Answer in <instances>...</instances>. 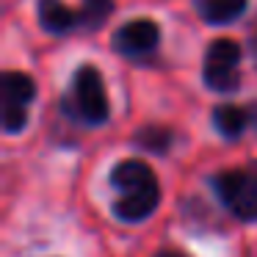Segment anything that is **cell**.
Here are the masks:
<instances>
[{"label":"cell","mask_w":257,"mask_h":257,"mask_svg":"<svg viewBox=\"0 0 257 257\" xmlns=\"http://www.w3.org/2000/svg\"><path fill=\"white\" fill-rule=\"evenodd\" d=\"M64 111H69L72 116H78L80 122L91 124H105L111 116V105H108L105 83L97 67H80L72 75V94L64 97Z\"/></svg>","instance_id":"obj_1"},{"label":"cell","mask_w":257,"mask_h":257,"mask_svg":"<svg viewBox=\"0 0 257 257\" xmlns=\"http://www.w3.org/2000/svg\"><path fill=\"white\" fill-rule=\"evenodd\" d=\"M221 205L240 221H257V166L229 169L213 177Z\"/></svg>","instance_id":"obj_2"},{"label":"cell","mask_w":257,"mask_h":257,"mask_svg":"<svg viewBox=\"0 0 257 257\" xmlns=\"http://www.w3.org/2000/svg\"><path fill=\"white\" fill-rule=\"evenodd\" d=\"M240 50L238 42L232 39H216L210 42L205 53V64H202V78L205 86L216 94H232L240 89Z\"/></svg>","instance_id":"obj_3"},{"label":"cell","mask_w":257,"mask_h":257,"mask_svg":"<svg viewBox=\"0 0 257 257\" xmlns=\"http://www.w3.org/2000/svg\"><path fill=\"white\" fill-rule=\"evenodd\" d=\"M36 97V83L25 72H6L0 78V100H3V130L20 133L28 124V108Z\"/></svg>","instance_id":"obj_4"},{"label":"cell","mask_w":257,"mask_h":257,"mask_svg":"<svg viewBox=\"0 0 257 257\" xmlns=\"http://www.w3.org/2000/svg\"><path fill=\"white\" fill-rule=\"evenodd\" d=\"M111 45L122 58L141 61V58L152 56L158 50V45H161V28L152 20H133V23H124L113 34Z\"/></svg>","instance_id":"obj_5"},{"label":"cell","mask_w":257,"mask_h":257,"mask_svg":"<svg viewBox=\"0 0 257 257\" xmlns=\"http://www.w3.org/2000/svg\"><path fill=\"white\" fill-rule=\"evenodd\" d=\"M111 188L119 191V196H139V194H158L161 185L158 177L144 161H119L111 172Z\"/></svg>","instance_id":"obj_6"},{"label":"cell","mask_w":257,"mask_h":257,"mask_svg":"<svg viewBox=\"0 0 257 257\" xmlns=\"http://www.w3.org/2000/svg\"><path fill=\"white\" fill-rule=\"evenodd\" d=\"M39 25L53 36H67L80 28V17L64 0H39Z\"/></svg>","instance_id":"obj_7"},{"label":"cell","mask_w":257,"mask_h":257,"mask_svg":"<svg viewBox=\"0 0 257 257\" xmlns=\"http://www.w3.org/2000/svg\"><path fill=\"white\" fill-rule=\"evenodd\" d=\"M194 6L207 25H229L246 14L249 0H194Z\"/></svg>","instance_id":"obj_8"},{"label":"cell","mask_w":257,"mask_h":257,"mask_svg":"<svg viewBox=\"0 0 257 257\" xmlns=\"http://www.w3.org/2000/svg\"><path fill=\"white\" fill-rule=\"evenodd\" d=\"M213 124H216V130L229 141L240 139V136L251 127L249 111H246V108H238V105H218L216 111H213Z\"/></svg>","instance_id":"obj_9"},{"label":"cell","mask_w":257,"mask_h":257,"mask_svg":"<svg viewBox=\"0 0 257 257\" xmlns=\"http://www.w3.org/2000/svg\"><path fill=\"white\" fill-rule=\"evenodd\" d=\"M174 141V133L163 124H144L141 130H136L133 144L144 152H155V155H166L169 147Z\"/></svg>","instance_id":"obj_10"},{"label":"cell","mask_w":257,"mask_h":257,"mask_svg":"<svg viewBox=\"0 0 257 257\" xmlns=\"http://www.w3.org/2000/svg\"><path fill=\"white\" fill-rule=\"evenodd\" d=\"M113 14V0H80V31H100Z\"/></svg>","instance_id":"obj_11"},{"label":"cell","mask_w":257,"mask_h":257,"mask_svg":"<svg viewBox=\"0 0 257 257\" xmlns=\"http://www.w3.org/2000/svg\"><path fill=\"white\" fill-rule=\"evenodd\" d=\"M249 53H251L254 67H257V20H254V25H251V34H249Z\"/></svg>","instance_id":"obj_12"},{"label":"cell","mask_w":257,"mask_h":257,"mask_svg":"<svg viewBox=\"0 0 257 257\" xmlns=\"http://www.w3.org/2000/svg\"><path fill=\"white\" fill-rule=\"evenodd\" d=\"M155 257H188V254L177 249H161V251H155Z\"/></svg>","instance_id":"obj_13"},{"label":"cell","mask_w":257,"mask_h":257,"mask_svg":"<svg viewBox=\"0 0 257 257\" xmlns=\"http://www.w3.org/2000/svg\"><path fill=\"white\" fill-rule=\"evenodd\" d=\"M246 111H249V122H251V127H257V102H249V105H246Z\"/></svg>","instance_id":"obj_14"},{"label":"cell","mask_w":257,"mask_h":257,"mask_svg":"<svg viewBox=\"0 0 257 257\" xmlns=\"http://www.w3.org/2000/svg\"><path fill=\"white\" fill-rule=\"evenodd\" d=\"M254 166H257V163H254Z\"/></svg>","instance_id":"obj_15"}]
</instances>
